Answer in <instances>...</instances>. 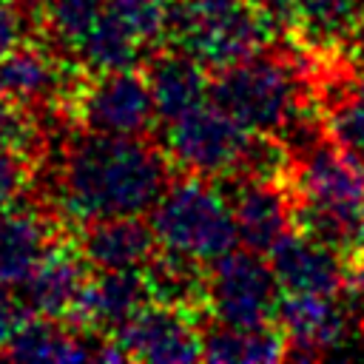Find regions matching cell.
Returning <instances> with one entry per match:
<instances>
[{"label": "cell", "mask_w": 364, "mask_h": 364, "mask_svg": "<svg viewBox=\"0 0 364 364\" xmlns=\"http://www.w3.org/2000/svg\"><path fill=\"white\" fill-rule=\"evenodd\" d=\"M168 185L165 151L142 136H74L57 168V202L71 222L148 213Z\"/></svg>", "instance_id": "cell-1"}, {"label": "cell", "mask_w": 364, "mask_h": 364, "mask_svg": "<svg viewBox=\"0 0 364 364\" xmlns=\"http://www.w3.org/2000/svg\"><path fill=\"white\" fill-rule=\"evenodd\" d=\"M284 185L299 230L338 250L350 264L364 259V162L333 139L296 151Z\"/></svg>", "instance_id": "cell-2"}, {"label": "cell", "mask_w": 364, "mask_h": 364, "mask_svg": "<svg viewBox=\"0 0 364 364\" xmlns=\"http://www.w3.org/2000/svg\"><path fill=\"white\" fill-rule=\"evenodd\" d=\"M148 222L162 256L196 267H210L239 242L228 193L196 173L168 182Z\"/></svg>", "instance_id": "cell-3"}, {"label": "cell", "mask_w": 364, "mask_h": 364, "mask_svg": "<svg viewBox=\"0 0 364 364\" xmlns=\"http://www.w3.org/2000/svg\"><path fill=\"white\" fill-rule=\"evenodd\" d=\"M165 37L171 48L216 74L264 51L276 31L250 0H173Z\"/></svg>", "instance_id": "cell-4"}, {"label": "cell", "mask_w": 364, "mask_h": 364, "mask_svg": "<svg viewBox=\"0 0 364 364\" xmlns=\"http://www.w3.org/2000/svg\"><path fill=\"white\" fill-rule=\"evenodd\" d=\"M210 100L256 134H282L304 117L301 77L293 60L279 51H259L210 80Z\"/></svg>", "instance_id": "cell-5"}, {"label": "cell", "mask_w": 364, "mask_h": 364, "mask_svg": "<svg viewBox=\"0 0 364 364\" xmlns=\"http://www.w3.org/2000/svg\"><path fill=\"white\" fill-rule=\"evenodd\" d=\"M65 111L82 131L108 136H145L156 119L148 77L136 65L80 80Z\"/></svg>", "instance_id": "cell-6"}, {"label": "cell", "mask_w": 364, "mask_h": 364, "mask_svg": "<svg viewBox=\"0 0 364 364\" xmlns=\"http://www.w3.org/2000/svg\"><path fill=\"white\" fill-rule=\"evenodd\" d=\"M279 282L270 262L256 250H230L210 264L205 279V310L213 324L264 327L279 310Z\"/></svg>", "instance_id": "cell-7"}, {"label": "cell", "mask_w": 364, "mask_h": 364, "mask_svg": "<svg viewBox=\"0 0 364 364\" xmlns=\"http://www.w3.org/2000/svg\"><path fill=\"white\" fill-rule=\"evenodd\" d=\"M196 310L151 299L142 304L111 338L119 344L128 361L151 364H188L202 361V327L193 318Z\"/></svg>", "instance_id": "cell-8"}, {"label": "cell", "mask_w": 364, "mask_h": 364, "mask_svg": "<svg viewBox=\"0 0 364 364\" xmlns=\"http://www.w3.org/2000/svg\"><path fill=\"white\" fill-rule=\"evenodd\" d=\"M74 88L77 82L68 63H63L51 46L26 40L0 60V97L31 111H46L51 105L65 108Z\"/></svg>", "instance_id": "cell-9"}, {"label": "cell", "mask_w": 364, "mask_h": 364, "mask_svg": "<svg viewBox=\"0 0 364 364\" xmlns=\"http://www.w3.org/2000/svg\"><path fill=\"white\" fill-rule=\"evenodd\" d=\"M233 185L228 193L239 242L247 250L267 253L293 225V202L284 179L273 176H228Z\"/></svg>", "instance_id": "cell-10"}, {"label": "cell", "mask_w": 364, "mask_h": 364, "mask_svg": "<svg viewBox=\"0 0 364 364\" xmlns=\"http://www.w3.org/2000/svg\"><path fill=\"white\" fill-rule=\"evenodd\" d=\"M276 321L287 338V358L327 355L350 327V316L333 293H282Z\"/></svg>", "instance_id": "cell-11"}, {"label": "cell", "mask_w": 364, "mask_h": 364, "mask_svg": "<svg viewBox=\"0 0 364 364\" xmlns=\"http://www.w3.org/2000/svg\"><path fill=\"white\" fill-rule=\"evenodd\" d=\"M267 262L282 293H333L347 284V259L304 230H287L270 250Z\"/></svg>", "instance_id": "cell-12"}, {"label": "cell", "mask_w": 364, "mask_h": 364, "mask_svg": "<svg viewBox=\"0 0 364 364\" xmlns=\"http://www.w3.org/2000/svg\"><path fill=\"white\" fill-rule=\"evenodd\" d=\"M151 299L154 296L145 270H100L97 276H88L68 321L85 333L111 338Z\"/></svg>", "instance_id": "cell-13"}, {"label": "cell", "mask_w": 364, "mask_h": 364, "mask_svg": "<svg viewBox=\"0 0 364 364\" xmlns=\"http://www.w3.org/2000/svg\"><path fill=\"white\" fill-rule=\"evenodd\" d=\"M77 250L91 270H145L156 256L151 222L139 216H117L85 222Z\"/></svg>", "instance_id": "cell-14"}, {"label": "cell", "mask_w": 364, "mask_h": 364, "mask_svg": "<svg viewBox=\"0 0 364 364\" xmlns=\"http://www.w3.org/2000/svg\"><path fill=\"white\" fill-rule=\"evenodd\" d=\"M60 245V230L40 208L0 210V284L20 287Z\"/></svg>", "instance_id": "cell-15"}, {"label": "cell", "mask_w": 364, "mask_h": 364, "mask_svg": "<svg viewBox=\"0 0 364 364\" xmlns=\"http://www.w3.org/2000/svg\"><path fill=\"white\" fill-rule=\"evenodd\" d=\"M88 264L80 256L77 247L57 245L40 267L17 287L20 299L31 310V316H48V318H71L82 287L88 282Z\"/></svg>", "instance_id": "cell-16"}, {"label": "cell", "mask_w": 364, "mask_h": 364, "mask_svg": "<svg viewBox=\"0 0 364 364\" xmlns=\"http://www.w3.org/2000/svg\"><path fill=\"white\" fill-rule=\"evenodd\" d=\"M145 77L154 94L156 119L171 122L182 117L185 111L196 108L210 97V80L208 71L191 60L188 54L171 48V51H154L145 63Z\"/></svg>", "instance_id": "cell-17"}, {"label": "cell", "mask_w": 364, "mask_h": 364, "mask_svg": "<svg viewBox=\"0 0 364 364\" xmlns=\"http://www.w3.org/2000/svg\"><path fill=\"white\" fill-rule=\"evenodd\" d=\"M100 341H88L82 327H77L68 318H48V316H28L26 324L17 330V336L9 341L3 358L11 361H97Z\"/></svg>", "instance_id": "cell-18"}, {"label": "cell", "mask_w": 364, "mask_h": 364, "mask_svg": "<svg viewBox=\"0 0 364 364\" xmlns=\"http://www.w3.org/2000/svg\"><path fill=\"white\" fill-rule=\"evenodd\" d=\"M287 358V338L282 327H225L202 330V361L213 364H270Z\"/></svg>", "instance_id": "cell-19"}, {"label": "cell", "mask_w": 364, "mask_h": 364, "mask_svg": "<svg viewBox=\"0 0 364 364\" xmlns=\"http://www.w3.org/2000/svg\"><path fill=\"white\" fill-rule=\"evenodd\" d=\"M142 54H145V48L139 46V40H136L119 20H114V17L102 9V14H100L97 23L88 28V34L77 43V48H74L71 57H74L88 74H100V71L134 68Z\"/></svg>", "instance_id": "cell-20"}, {"label": "cell", "mask_w": 364, "mask_h": 364, "mask_svg": "<svg viewBox=\"0 0 364 364\" xmlns=\"http://www.w3.org/2000/svg\"><path fill=\"white\" fill-rule=\"evenodd\" d=\"M105 0H43V26L48 40L74 54L77 43L102 14Z\"/></svg>", "instance_id": "cell-21"}, {"label": "cell", "mask_w": 364, "mask_h": 364, "mask_svg": "<svg viewBox=\"0 0 364 364\" xmlns=\"http://www.w3.org/2000/svg\"><path fill=\"white\" fill-rule=\"evenodd\" d=\"M296 14L316 40H336L361 23L364 0H296Z\"/></svg>", "instance_id": "cell-22"}, {"label": "cell", "mask_w": 364, "mask_h": 364, "mask_svg": "<svg viewBox=\"0 0 364 364\" xmlns=\"http://www.w3.org/2000/svg\"><path fill=\"white\" fill-rule=\"evenodd\" d=\"M168 9L165 0H105V11L119 20L142 48H156L168 34Z\"/></svg>", "instance_id": "cell-23"}, {"label": "cell", "mask_w": 364, "mask_h": 364, "mask_svg": "<svg viewBox=\"0 0 364 364\" xmlns=\"http://www.w3.org/2000/svg\"><path fill=\"white\" fill-rule=\"evenodd\" d=\"M43 142L46 136L37 122V111L0 97V145L23 154L26 159H34Z\"/></svg>", "instance_id": "cell-24"}, {"label": "cell", "mask_w": 364, "mask_h": 364, "mask_svg": "<svg viewBox=\"0 0 364 364\" xmlns=\"http://www.w3.org/2000/svg\"><path fill=\"white\" fill-rule=\"evenodd\" d=\"M26 179H28V159L0 145V210L11 208V202L26 188Z\"/></svg>", "instance_id": "cell-25"}, {"label": "cell", "mask_w": 364, "mask_h": 364, "mask_svg": "<svg viewBox=\"0 0 364 364\" xmlns=\"http://www.w3.org/2000/svg\"><path fill=\"white\" fill-rule=\"evenodd\" d=\"M28 316H31V310L26 307L20 293H14V287L0 284V358L9 347V341L17 336V330L26 324Z\"/></svg>", "instance_id": "cell-26"}, {"label": "cell", "mask_w": 364, "mask_h": 364, "mask_svg": "<svg viewBox=\"0 0 364 364\" xmlns=\"http://www.w3.org/2000/svg\"><path fill=\"white\" fill-rule=\"evenodd\" d=\"M26 37H28L26 9L11 0H0V60L9 51H14L20 43H26Z\"/></svg>", "instance_id": "cell-27"}, {"label": "cell", "mask_w": 364, "mask_h": 364, "mask_svg": "<svg viewBox=\"0 0 364 364\" xmlns=\"http://www.w3.org/2000/svg\"><path fill=\"white\" fill-rule=\"evenodd\" d=\"M34 3H43V0H34Z\"/></svg>", "instance_id": "cell-28"}]
</instances>
